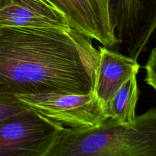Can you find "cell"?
<instances>
[{
    "mask_svg": "<svg viewBox=\"0 0 156 156\" xmlns=\"http://www.w3.org/2000/svg\"><path fill=\"white\" fill-rule=\"evenodd\" d=\"M91 40L72 28L0 27V99L91 92L99 56Z\"/></svg>",
    "mask_w": 156,
    "mask_h": 156,
    "instance_id": "6da1fadb",
    "label": "cell"
},
{
    "mask_svg": "<svg viewBox=\"0 0 156 156\" xmlns=\"http://www.w3.org/2000/svg\"><path fill=\"white\" fill-rule=\"evenodd\" d=\"M46 156H156L155 108L133 126L107 118L94 127H64Z\"/></svg>",
    "mask_w": 156,
    "mask_h": 156,
    "instance_id": "7a4b0ae2",
    "label": "cell"
},
{
    "mask_svg": "<svg viewBox=\"0 0 156 156\" xmlns=\"http://www.w3.org/2000/svg\"><path fill=\"white\" fill-rule=\"evenodd\" d=\"M15 98L39 115L72 128L94 127L107 119L105 106L93 91L19 94Z\"/></svg>",
    "mask_w": 156,
    "mask_h": 156,
    "instance_id": "3957f363",
    "label": "cell"
},
{
    "mask_svg": "<svg viewBox=\"0 0 156 156\" xmlns=\"http://www.w3.org/2000/svg\"><path fill=\"white\" fill-rule=\"evenodd\" d=\"M64 125L28 109L0 121V156H46Z\"/></svg>",
    "mask_w": 156,
    "mask_h": 156,
    "instance_id": "277c9868",
    "label": "cell"
},
{
    "mask_svg": "<svg viewBox=\"0 0 156 156\" xmlns=\"http://www.w3.org/2000/svg\"><path fill=\"white\" fill-rule=\"evenodd\" d=\"M110 20L118 43L137 60L156 27V0H107Z\"/></svg>",
    "mask_w": 156,
    "mask_h": 156,
    "instance_id": "5b68a950",
    "label": "cell"
},
{
    "mask_svg": "<svg viewBox=\"0 0 156 156\" xmlns=\"http://www.w3.org/2000/svg\"><path fill=\"white\" fill-rule=\"evenodd\" d=\"M66 18L72 29L105 47L118 44L110 20L107 0H47Z\"/></svg>",
    "mask_w": 156,
    "mask_h": 156,
    "instance_id": "8992f818",
    "label": "cell"
},
{
    "mask_svg": "<svg viewBox=\"0 0 156 156\" xmlns=\"http://www.w3.org/2000/svg\"><path fill=\"white\" fill-rule=\"evenodd\" d=\"M0 27L71 29L63 15L47 0H4Z\"/></svg>",
    "mask_w": 156,
    "mask_h": 156,
    "instance_id": "52a82bcc",
    "label": "cell"
},
{
    "mask_svg": "<svg viewBox=\"0 0 156 156\" xmlns=\"http://www.w3.org/2000/svg\"><path fill=\"white\" fill-rule=\"evenodd\" d=\"M98 62L94 72L92 91L105 109L126 80L140 72L138 61L105 47L98 49Z\"/></svg>",
    "mask_w": 156,
    "mask_h": 156,
    "instance_id": "ba28073f",
    "label": "cell"
},
{
    "mask_svg": "<svg viewBox=\"0 0 156 156\" xmlns=\"http://www.w3.org/2000/svg\"><path fill=\"white\" fill-rule=\"evenodd\" d=\"M137 75H134L120 87L105 108L107 118H111L124 126L136 123V108L140 97Z\"/></svg>",
    "mask_w": 156,
    "mask_h": 156,
    "instance_id": "9c48e42d",
    "label": "cell"
},
{
    "mask_svg": "<svg viewBox=\"0 0 156 156\" xmlns=\"http://www.w3.org/2000/svg\"><path fill=\"white\" fill-rule=\"evenodd\" d=\"M28 108L23 104L15 100H2L0 99V121L13 116L27 111Z\"/></svg>",
    "mask_w": 156,
    "mask_h": 156,
    "instance_id": "30bf717a",
    "label": "cell"
},
{
    "mask_svg": "<svg viewBox=\"0 0 156 156\" xmlns=\"http://www.w3.org/2000/svg\"><path fill=\"white\" fill-rule=\"evenodd\" d=\"M155 66H156V48L154 47L151 51L149 57L148 59L147 62L145 66L146 69V79L145 82L152 87L153 90L156 89V74H155Z\"/></svg>",
    "mask_w": 156,
    "mask_h": 156,
    "instance_id": "8fae6325",
    "label": "cell"
},
{
    "mask_svg": "<svg viewBox=\"0 0 156 156\" xmlns=\"http://www.w3.org/2000/svg\"><path fill=\"white\" fill-rule=\"evenodd\" d=\"M3 2H4V0H0V5H1L2 4Z\"/></svg>",
    "mask_w": 156,
    "mask_h": 156,
    "instance_id": "7c38bea8",
    "label": "cell"
}]
</instances>
